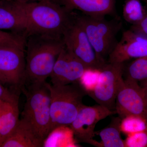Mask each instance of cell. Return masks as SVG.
<instances>
[{
    "label": "cell",
    "mask_w": 147,
    "mask_h": 147,
    "mask_svg": "<svg viewBox=\"0 0 147 147\" xmlns=\"http://www.w3.org/2000/svg\"><path fill=\"white\" fill-rule=\"evenodd\" d=\"M65 45L61 36H27L25 42V84L46 82Z\"/></svg>",
    "instance_id": "6da1fadb"
},
{
    "label": "cell",
    "mask_w": 147,
    "mask_h": 147,
    "mask_svg": "<svg viewBox=\"0 0 147 147\" xmlns=\"http://www.w3.org/2000/svg\"><path fill=\"white\" fill-rule=\"evenodd\" d=\"M22 3L26 17V36L33 34L62 36L72 11H67L55 2Z\"/></svg>",
    "instance_id": "7a4b0ae2"
},
{
    "label": "cell",
    "mask_w": 147,
    "mask_h": 147,
    "mask_svg": "<svg viewBox=\"0 0 147 147\" xmlns=\"http://www.w3.org/2000/svg\"><path fill=\"white\" fill-rule=\"evenodd\" d=\"M46 82L26 84L21 89L26 96L22 118L45 141L51 134V96Z\"/></svg>",
    "instance_id": "3957f363"
},
{
    "label": "cell",
    "mask_w": 147,
    "mask_h": 147,
    "mask_svg": "<svg viewBox=\"0 0 147 147\" xmlns=\"http://www.w3.org/2000/svg\"><path fill=\"white\" fill-rule=\"evenodd\" d=\"M78 83L54 86L47 83L51 96V132L56 129L69 126L84 104L86 91Z\"/></svg>",
    "instance_id": "277c9868"
},
{
    "label": "cell",
    "mask_w": 147,
    "mask_h": 147,
    "mask_svg": "<svg viewBox=\"0 0 147 147\" xmlns=\"http://www.w3.org/2000/svg\"><path fill=\"white\" fill-rule=\"evenodd\" d=\"M74 11L76 20L84 29L98 58L103 63L117 43V36L122 28L118 19L88 16Z\"/></svg>",
    "instance_id": "5b68a950"
},
{
    "label": "cell",
    "mask_w": 147,
    "mask_h": 147,
    "mask_svg": "<svg viewBox=\"0 0 147 147\" xmlns=\"http://www.w3.org/2000/svg\"><path fill=\"white\" fill-rule=\"evenodd\" d=\"M26 81L25 45L0 46V83L21 90Z\"/></svg>",
    "instance_id": "8992f818"
},
{
    "label": "cell",
    "mask_w": 147,
    "mask_h": 147,
    "mask_svg": "<svg viewBox=\"0 0 147 147\" xmlns=\"http://www.w3.org/2000/svg\"><path fill=\"white\" fill-rule=\"evenodd\" d=\"M62 37L66 47L88 68L100 70L107 63L102 62L98 58L86 32L76 20L73 11Z\"/></svg>",
    "instance_id": "52a82bcc"
},
{
    "label": "cell",
    "mask_w": 147,
    "mask_h": 147,
    "mask_svg": "<svg viewBox=\"0 0 147 147\" xmlns=\"http://www.w3.org/2000/svg\"><path fill=\"white\" fill-rule=\"evenodd\" d=\"M124 71V63L107 62L100 69L95 86L87 94L99 105L115 111L116 97Z\"/></svg>",
    "instance_id": "ba28073f"
},
{
    "label": "cell",
    "mask_w": 147,
    "mask_h": 147,
    "mask_svg": "<svg viewBox=\"0 0 147 147\" xmlns=\"http://www.w3.org/2000/svg\"><path fill=\"white\" fill-rule=\"evenodd\" d=\"M115 110L121 119L133 115L147 121V100L138 82L129 78L122 79L116 97Z\"/></svg>",
    "instance_id": "9c48e42d"
},
{
    "label": "cell",
    "mask_w": 147,
    "mask_h": 147,
    "mask_svg": "<svg viewBox=\"0 0 147 147\" xmlns=\"http://www.w3.org/2000/svg\"><path fill=\"white\" fill-rule=\"evenodd\" d=\"M115 114V110L99 104L92 106L84 105L69 127L78 142L102 147L100 142L93 139L96 125L99 121Z\"/></svg>",
    "instance_id": "30bf717a"
},
{
    "label": "cell",
    "mask_w": 147,
    "mask_h": 147,
    "mask_svg": "<svg viewBox=\"0 0 147 147\" xmlns=\"http://www.w3.org/2000/svg\"><path fill=\"white\" fill-rule=\"evenodd\" d=\"M89 69L65 45L50 76L51 84L63 86L78 83Z\"/></svg>",
    "instance_id": "8fae6325"
},
{
    "label": "cell",
    "mask_w": 147,
    "mask_h": 147,
    "mask_svg": "<svg viewBox=\"0 0 147 147\" xmlns=\"http://www.w3.org/2000/svg\"><path fill=\"white\" fill-rule=\"evenodd\" d=\"M147 56V36L130 30L123 32L121 39L108 56V63H124L132 59Z\"/></svg>",
    "instance_id": "7c38bea8"
},
{
    "label": "cell",
    "mask_w": 147,
    "mask_h": 147,
    "mask_svg": "<svg viewBox=\"0 0 147 147\" xmlns=\"http://www.w3.org/2000/svg\"><path fill=\"white\" fill-rule=\"evenodd\" d=\"M27 28L23 3L17 0H0V31L9 30L26 37Z\"/></svg>",
    "instance_id": "4fadbf2b"
},
{
    "label": "cell",
    "mask_w": 147,
    "mask_h": 147,
    "mask_svg": "<svg viewBox=\"0 0 147 147\" xmlns=\"http://www.w3.org/2000/svg\"><path fill=\"white\" fill-rule=\"evenodd\" d=\"M69 12L79 11L88 16L105 17L115 13V0H57Z\"/></svg>",
    "instance_id": "5bb4252c"
},
{
    "label": "cell",
    "mask_w": 147,
    "mask_h": 147,
    "mask_svg": "<svg viewBox=\"0 0 147 147\" xmlns=\"http://www.w3.org/2000/svg\"><path fill=\"white\" fill-rule=\"evenodd\" d=\"M44 142L30 123L21 118L1 147H43Z\"/></svg>",
    "instance_id": "9a60e30c"
},
{
    "label": "cell",
    "mask_w": 147,
    "mask_h": 147,
    "mask_svg": "<svg viewBox=\"0 0 147 147\" xmlns=\"http://www.w3.org/2000/svg\"><path fill=\"white\" fill-rule=\"evenodd\" d=\"M19 97L3 101L0 105V147L15 128L19 121Z\"/></svg>",
    "instance_id": "2e32d148"
},
{
    "label": "cell",
    "mask_w": 147,
    "mask_h": 147,
    "mask_svg": "<svg viewBox=\"0 0 147 147\" xmlns=\"http://www.w3.org/2000/svg\"><path fill=\"white\" fill-rule=\"evenodd\" d=\"M121 120L119 117L114 118L108 126L97 132L102 147H125L124 140L121 137Z\"/></svg>",
    "instance_id": "e0dca14e"
},
{
    "label": "cell",
    "mask_w": 147,
    "mask_h": 147,
    "mask_svg": "<svg viewBox=\"0 0 147 147\" xmlns=\"http://www.w3.org/2000/svg\"><path fill=\"white\" fill-rule=\"evenodd\" d=\"M147 13L139 0H127L123 11L124 19L132 25L142 21Z\"/></svg>",
    "instance_id": "ac0fdd59"
},
{
    "label": "cell",
    "mask_w": 147,
    "mask_h": 147,
    "mask_svg": "<svg viewBox=\"0 0 147 147\" xmlns=\"http://www.w3.org/2000/svg\"><path fill=\"white\" fill-rule=\"evenodd\" d=\"M126 78L140 82L147 79V56L136 59L129 64Z\"/></svg>",
    "instance_id": "d6986e66"
},
{
    "label": "cell",
    "mask_w": 147,
    "mask_h": 147,
    "mask_svg": "<svg viewBox=\"0 0 147 147\" xmlns=\"http://www.w3.org/2000/svg\"><path fill=\"white\" fill-rule=\"evenodd\" d=\"M120 128L121 131L127 135L147 130V121L137 116H126L121 120Z\"/></svg>",
    "instance_id": "ffe728a7"
},
{
    "label": "cell",
    "mask_w": 147,
    "mask_h": 147,
    "mask_svg": "<svg viewBox=\"0 0 147 147\" xmlns=\"http://www.w3.org/2000/svg\"><path fill=\"white\" fill-rule=\"evenodd\" d=\"M124 142L125 147H147V130L129 134Z\"/></svg>",
    "instance_id": "44dd1931"
},
{
    "label": "cell",
    "mask_w": 147,
    "mask_h": 147,
    "mask_svg": "<svg viewBox=\"0 0 147 147\" xmlns=\"http://www.w3.org/2000/svg\"><path fill=\"white\" fill-rule=\"evenodd\" d=\"M26 37L13 32L0 31V46L12 45H25Z\"/></svg>",
    "instance_id": "7402d4cb"
},
{
    "label": "cell",
    "mask_w": 147,
    "mask_h": 147,
    "mask_svg": "<svg viewBox=\"0 0 147 147\" xmlns=\"http://www.w3.org/2000/svg\"><path fill=\"white\" fill-rule=\"evenodd\" d=\"M131 30L139 34L147 36V13L142 21L131 26Z\"/></svg>",
    "instance_id": "603a6c76"
},
{
    "label": "cell",
    "mask_w": 147,
    "mask_h": 147,
    "mask_svg": "<svg viewBox=\"0 0 147 147\" xmlns=\"http://www.w3.org/2000/svg\"><path fill=\"white\" fill-rule=\"evenodd\" d=\"M19 96L15 93L10 91L0 83V99L4 101L13 100Z\"/></svg>",
    "instance_id": "cb8c5ba5"
},
{
    "label": "cell",
    "mask_w": 147,
    "mask_h": 147,
    "mask_svg": "<svg viewBox=\"0 0 147 147\" xmlns=\"http://www.w3.org/2000/svg\"><path fill=\"white\" fill-rule=\"evenodd\" d=\"M141 84L140 86H142L144 90V92L146 96V98L147 100V79H145L143 81L140 82Z\"/></svg>",
    "instance_id": "d4e9b609"
},
{
    "label": "cell",
    "mask_w": 147,
    "mask_h": 147,
    "mask_svg": "<svg viewBox=\"0 0 147 147\" xmlns=\"http://www.w3.org/2000/svg\"><path fill=\"white\" fill-rule=\"evenodd\" d=\"M17 1H19L20 2H22L25 3L44 1H50L55 2L57 3V0H17Z\"/></svg>",
    "instance_id": "484cf974"
},
{
    "label": "cell",
    "mask_w": 147,
    "mask_h": 147,
    "mask_svg": "<svg viewBox=\"0 0 147 147\" xmlns=\"http://www.w3.org/2000/svg\"><path fill=\"white\" fill-rule=\"evenodd\" d=\"M4 100H1V99H0V105H1V104H2V103L3 101Z\"/></svg>",
    "instance_id": "4316f807"
},
{
    "label": "cell",
    "mask_w": 147,
    "mask_h": 147,
    "mask_svg": "<svg viewBox=\"0 0 147 147\" xmlns=\"http://www.w3.org/2000/svg\"><path fill=\"white\" fill-rule=\"evenodd\" d=\"M146 3L147 4V0H146Z\"/></svg>",
    "instance_id": "83f0119b"
},
{
    "label": "cell",
    "mask_w": 147,
    "mask_h": 147,
    "mask_svg": "<svg viewBox=\"0 0 147 147\" xmlns=\"http://www.w3.org/2000/svg\"><path fill=\"white\" fill-rule=\"evenodd\" d=\"M144 1H146V0H144Z\"/></svg>",
    "instance_id": "f1b7e54d"
}]
</instances>
